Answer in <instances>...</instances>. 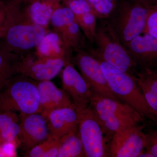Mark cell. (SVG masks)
Returning a JSON list of instances; mask_svg holds the SVG:
<instances>
[{"label":"cell","mask_w":157,"mask_h":157,"mask_svg":"<svg viewBox=\"0 0 157 157\" xmlns=\"http://www.w3.org/2000/svg\"><path fill=\"white\" fill-rule=\"evenodd\" d=\"M7 15L0 36V47L23 56L36 50L48 28L34 23L25 12L20 0L6 2Z\"/></svg>","instance_id":"1"},{"label":"cell","mask_w":157,"mask_h":157,"mask_svg":"<svg viewBox=\"0 0 157 157\" xmlns=\"http://www.w3.org/2000/svg\"><path fill=\"white\" fill-rule=\"evenodd\" d=\"M100 124L110 144L114 134L126 126L143 123L144 118L135 109L117 100L93 94L87 107Z\"/></svg>","instance_id":"2"},{"label":"cell","mask_w":157,"mask_h":157,"mask_svg":"<svg viewBox=\"0 0 157 157\" xmlns=\"http://www.w3.org/2000/svg\"><path fill=\"white\" fill-rule=\"evenodd\" d=\"M39 81L16 73L0 86V112L11 111L19 115L39 113Z\"/></svg>","instance_id":"3"},{"label":"cell","mask_w":157,"mask_h":157,"mask_svg":"<svg viewBox=\"0 0 157 157\" xmlns=\"http://www.w3.org/2000/svg\"><path fill=\"white\" fill-rule=\"evenodd\" d=\"M99 61L109 88L114 95L157 127V114L147 102L136 82L135 76H131L106 62Z\"/></svg>","instance_id":"4"},{"label":"cell","mask_w":157,"mask_h":157,"mask_svg":"<svg viewBox=\"0 0 157 157\" xmlns=\"http://www.w3.org/2000/svg\"><path fill=\"white\" fill-rule=\"evenodd\" d=\"M94 43L96 48L88 50L89 53L99 60L135 76L136 64L109 21L103 23L97 28Z\"/></svg>","instance_id":"5"},{"label":"cell","mask_w":157,"mask_h":157,"mask_svg":"<svg viewBox=\"0 0 157 157\" xmlns=\"http://www.w3.org/2000/svg\"><path fill=\"white\" fill-rule=\"evenodd\" d=\"M151 8L128 0H118L115 11L108 19L124 46L144 33Z\"/></svg>","instance_id":"6"},{"label":"cell","mask_w":157,"mask_h":157,"mask_svg":"<svg viewBox=\"0 0 157 157\" xmlns=\"http://www.w3.org/2000/svg\"><path fill=\"white\" fill-rule=\"evenodd\" d=\"M73 52L75 53L73 54L71 62L78 68L93 94L121 101L109 88L99 60L84 49Z\"/></svg>","instance_id":"7"},{"label":"cell","mask_w":157,"mask_h":157,"mask_svg":"<svg viewBox=\"0 0 157 157\" xmlns=\"http://www.w3.org/2000/svg\"><path fill=\"white\" fill-rule=\"evenodd\" d=\"M80 113L78 129L86 157H109V144L100 124L88 108Z\"/></svg>","instance_id":"8"},{"label":"cell","mask_w":157,"mask_h":157,"mask_svg":"<svg viewBox=\"0 0 157 157\" xmlns=\"http://www.w3.org/2000/svg\"><path fill=\"white\" fill-rule=\"evenodd\" d=\"M140 124L126 126L116 132L109 144V157H139L146 140L144 126Z\"/></svg>","instance_id":"9"},{"label":"cell","mask_w":157,"mask_h":157,"mask_svg":"<svg viewBox=\"0 0 157 157\" xmlns=\"http://www.w3.org/2000/svg\"><path fill=\"white\" fill-rule=\"evenodd\" d=\"M50 25L68 48L73 51L84 49L85 36L73 12L63 3L54 12Z\"/></svg>","instance_id":"10"},{"label":"cell","mask_w":157,"mask_h":157,"mask_svg":"<svg viewBox=\"0 0 157 157\" xmlns=\"http://www.w3.org/2000/svg\"><path fill=\"white\" fill-rule=\"evenodd\" d=\"M63 59H52L39 56L35 51L21 56L17 67V73L37 81L51 80L64 67Z\"/></svg>","instance_id":"11"},{"label":"cell","mask_w":157,"mask_h":157,"mask_svg":"<svg viewBox=\"0 0 157 157\" xmlns=\"http://www.w3.org/2000/svg\"><path fill=\"white\" fill-rule=\"evenodd\" d=\"M63 89L70 96L72 105L79 112L87 109L93 93L81 73L76 70L71 59L65 63L62 73Z\"/></svg>","instance_id":"12"},{"label":"cell","mask_w":157,"mask_h":157,"mask_svg":"<svg viewBox=\"0 0 157 157\" xmlns=\"http://www.w3.org/2000/svg\"><path fill=\"white\" fill-rule=\"evenodd\" d=\"M19 116L21 120L19 147L25 153L48 139L51 135L47 120L42 113H35Z\"/></svg>","instance_id":"13"},{"label":"cell","mask_w":157,"mask_h":157,"mask_svg":"<svg viewBox=\"0 0 157 157\" xmlns=\"http://www.w3.org/2000/svg\"><path fill=\"white\" fill-rule=\"evenodd\" d=\"M124 46L137 67L154 69L157 66V39L155 37L147 34L139 35Z\"/></svg>","instance_id":"14"},{"label":"cell","mask_w":157,"mask_h":157,"mask_svg":"<svg viewBox=\"0 0 157 157\" xmlns=\"http://www.w3.org/2000/svg\"><path fill=\"white\" fill-rule=\"evenodd\" d=\"M43 116L47 120L51 136L60 138L78 127L80 113L72 105L53 109Z\"/></svg>","instance_id":"15"},{"label":"cell","mask_w":157,"mask_h":157,"mask_svg":"<svg viewBox=\"0 0 157 157\" xmlns=\"http://www.w3.org/2000/svg\"><path fill=\"white\" fill-rule=\"evenodd\" d=\"M37 88L39 98V113L42 115L53 109L72 106L69 95L51 80L38 82Z\"/></svg>","instance_id":"16"},{"label":"cell","mask_w":157,"mask_h":157,"mask_svg":"<svg viewBox=\"0 0 157 157\" xmlns=\"http://www.w3.org/2000/svg\"><path fill=\"white\" fill-rule=\"evenodd\" d=\"M39 56L52 59H72L73 51L67 47L60 36L54 31L45 35L35 50Z\"/></svg>","instance_id":"17"},{"label":"cell","mask_w":157,"mask_h":157,"mask_svg":"<svg viewBox=\"0 0 157 157\" xmlns=\"http://www.w3.org/2000/svg\"><path fill=\"white\" fill-rule=\"evenodd\" d=\"M20 1L25 12L31 20L40 26L48 28L51 17L62 3L47 0Z\"/></svg>","instance_id":"18"},{"label":"cell","mask_w":157,"mask_h":157,"mask_svg":"<svg viewBox=\"0 0 157 157\" xmlns=\"http://www.w3.org/2000/svg\"><path fill=\"white\" fill-rule=\"evenodd\" d=\"M21 120L14 111L0 112V146L12 144L19 146Z\"/></svg>","instance_id":"19"},{"label":"cell","mask_w":157,"mask_h":157,"mask_svg":"<svg viewBox=\"0 0 157 157\" xmlns=\"http://www.w3.org/2000/svg\"><path fill=\"white\" fill-rule=\"evenodd\" d=\"M135 76L147 102L157 114V70L143 68L136 72Z\"/></svg>","instance_id":"20"},{"label":"cell","mask_w":157,"mask_h":157,"mask_svg":"<svg viewBox=\"0 0 157 157\" xmlns=\"http://www.w3.org/2000/svg\"><path fill=\"white\" fill-rule=\"evenodd\" d=\"M86 157V154L78 126L63 136V140L59 150L57 157Z\"/></svg>","instance_id":"21"},{"label":"cell","mask_w":157,"mask_h":157,"mask_svg":"<svg viewBox=\"0 0 157 157\" xmlns=\"http://www.w3.org/2000/svg\"><path fill=\"white\" fill-rule=\"evenodd\" d=\"M21 56L0 47V86L17 73V67Z\"/></svg>","instance_id":"22"},{"label":"cell","mask_w":157,"mask_h":157,"mask_svg":"<svg viewBox=\"0 0 157 157\" xmlns=\"http://www.w3.org/2000/svg\"><path fill=\"white\" fill-rule=\"evenodd\" d=\"M75 17L85 36L92 44L97 29L98 18L96 14L94 12H90Z\"/></svg>","instance_id":"23"},{"label":"cell","mask_w":157,"mask_h":157,"mask_svg":"<svg viewBox=\"0 0 157 157\" xmlns=\"http://www.w3.org/2000/svg\"><path fill=\"white\" fill-rule=\"evenodd\" d=\"M94 11L97 18H109L116 8V4L109 0H86Z\"/></svg>","instance_id":"24"},{"label":"cell","mask_w":157,"mask_h":157,"mask_svg":"<svg viewBox=\"0 0 157 157\" xmlns=\"http://www.w3.org/2000/svg\"><path fill=\"white\" fill-rule=\"evenodd\" d=\"M59 138L51 136L42 143L34 147L25 154V157H47L48 153L56 144Z\"/></svg>","instance_id":"25"},{"label":"cell","mask_w":157,"mask_h":157,"mask_svg":"<svg viewBox=\"0 0 157 157\" xmlns=\"http://www.w3.org/2000/svg\"><path fill=\"white\" fill-rule=\"evenodd\" d=\"M62 3L73 12L75 17L90 12L95 14L86 0H63Z\"/></svg>","instance_id":"26"},{"label":"cell","mask_w":157,"mask_h":157,"mask_svg":"<svg viewBox=\"0 0 157 157\" xmlns=\"http://www.w3.org/2000/svg\"><path fill=\"white\" fill-rule=\"evenodd\" d=\"M143 33L149 34L157 39V5L150 9Z\"/></svg>","instance_id":"27"},{"label":"cell","mask_w":157,"mask_h":157,"mask_svg":"<svg viewBox=\"0 0 157 157\" xmlns=\"http://www.w3.org/2000/svg\"><path fill=\"white\" fill-rule=\"evenodd\" d=\"M145 150L153 157H157V130H151L145 132Z\"/></svg>","instance_id":"28"},{"label":"cell","mask_w":157,"mask_h":157,"mask_svg":"<svg viewBox=\"0 0 157 157\" xmlns=\"http://www.w3.org/2000/svg\"><path fill=\"white\" fill-rule=\"evenodd\" d=\"M6 15H7L6 3L4 1L0 0V36L2 33L3 26L6 21Z\"/></svg>","instance_id":"29"},{"label":"cell","mask_w":157,"mask_h":157,"mask_svg":"<svg viewBox=\"0 0 157 157\" xmlns=\"http://www.w3.org/2000/svg\"><path fill=\"white\" fill-rule=\"evenodd\" d=\"M128 1L138 3L148 8H151L157 5V0H128Z\"/></svg>","instance_id":"30"},{"label":"cell","mask_w":157,"mask_h":157,"mask_svg":"<svg viewBox=\"0 0 157 157\" xmlns=\"http://www.w3.org/2000/svg\"><path fill=\"white\" fill-rule=\"evenodd\" d=\"M3 146H0V157H9L6 152L4 151Z\"/></svg>","instance_id":"31"},{"label":"cell","mask_w":157,"mask_h":157,"mask_svg":"<svg viewBox=\"0 0 157 157\" xmlns=\"http://www.w3.org/2000/svg\"><path fill=\"white\" fill-rule=\"evenodd\" d=\"M22 2H29V1H32V0H20ZM47 1H52V2H58L62 3L63 0H47Z\"/></svg>","instance_id":"32"},{"label":"cell","mask_w":157,"mask_h":157,"mask_svg":"<svg viewBox=\"0 0 157 157\" xmlns=\"http://www.w3.org/2000/svg\"><path fill=\"white\" fill-rule=\"evenodd\" d=\"M109 1H110V2H112L114 3L115 4H117L118 1V0H109Z\"/></svg>","instance_id":"33"}]
</instances>
